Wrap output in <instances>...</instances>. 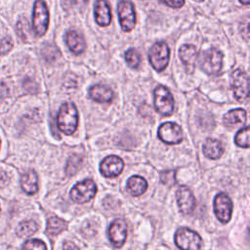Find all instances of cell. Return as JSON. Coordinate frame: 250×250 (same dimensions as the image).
<instances>
[{
    "mask_svg": "<svg viewBox=\"0 0 250 250\" xmlns=\"http://www.w3.org/2000/svg\"><path fill=\"white\" fill-rule=\"evenodd\" d=\"M57 123L59 129L65 135H72L76 131L78 125V111L74 104L67 102L62 104Z\"/></svg>",
    "mask_w": 250,
    "mask_h": 250,
    "instance_id": "6da1fadb",
    "label": "cell"
},
{
    "mask_svg": "<svg viewBox=\"0 0 250 250\" xmlns=\"http://www.w3.org/2000/svg\"><path fill=\"white\" fill-rule=\"evenodd\" d=\"M170 59V50L165 42H157L152 45L148 52V60L152 67L157 71L166 68Z\"/></svg>",
    "mask_w": 250,
    "mask_h": 250,
    "instance_id": "7a4b0ae2",
    "label": "cell"
},
{
    "mask_svg": "<svg viewBox=\"0 0 250 250\" xmlns=\"http://www.w3.org/2000/svg\"><path fill=\"white\" fill-rule=\"evenodd\" d=\"M49 24V12L43 0H36L33 7L32 26L37 36H43Z\"/></svg>",
    "mask_w": 250,
    "mask_h": 250,
    "instance_id": "3957f363",
    "label": "cell"
},
{
    "mask_svg": "<svg viewBox=\"0 0 250 250\" xmlns=\"http://www.w3.org/2000/svg\"><path fill=\"white\" fill-rule=\"evenodd\" d=\"M230 83L235 99L240 103H245L248 100L249 94V80L247 73L240 68L235 69L231 73Z\"/></svg>",
    "mask_w": 250,
    "mask_h": 250,
    "instance_id": "277c9868",
    "label": "cell"
},
{
    "mask_svg": "<svg viewBox=\"0 0 250 250\" xmlns=\"http://www.w3.org/2000/svg\"><path fill=\"white\" fill-rule=\"evenodd\" d=\"M97 192V187L93 180L87 179L77 183L70 190V198L75 203H86L92 200Z\"/></svg>",
    "mask_w": 250,
    "mask_h": 250,
    "instance_id": "5b68a950",
    "label": "cell"
},
{
    "mask_svg": "<svg viewBox=\"0 0 250 250\" xmlns=\"http://www.w3.org/2000/svg\"><path fill=\"white\" fill-rule=\"evenodd\" d=\"M175 244L181 249H200L202 246V239L197 232L188 229L181 228L175 233Z\"/></svg>",
    "mask_w": 250,
    "mask_h": 250,
    "instance_id": "8992f818",
    "label": "cell"
},
{
    "mask_svg": "<svg viewBox=\"0 0 250 250\" xmlns=\"http://www.w3.org/2000/svg\"><path fill=\"white\" fill-rule=\"evenodd\" d=\"M223 54L216 48H210L203 52L200 59V67L208 74H217L222 69Z\"/></svg>",
    "mask_w": 250,
    "mask_h": 250,
    "instance_id": "52a82bcc",
    "label": "cell"
},
{
    "mask_svg": "<svg viewBox=\"0 0 250 250\" xmlns=\"http://www.w3.org/2000/svg\"><path fill=\"white\" fill-rule=\"evenodd\" d=\"M155 109L164 116L172 114L174 109V100L170 91L164 86H158L154 90Z\"/></svg>",
    "mask_w": 250,
    "mask_h": 250,
    "instance_id": "ba28073f",
    "label": "cell"
},
{
    "mask_svg": "<svg viewBox=\"0 0 250 250\" xmlns=\"http://www.w3.org/2000/svg\"><path fill=\"white\" fill-rule=\"evenodd\" d=\"M119 22L123 31H131L136 24V13L133 4L127 0L119 1L117 5Z\"/></svg>",
    "mask_w": 250,
    "mask_h": 250,
    "instance_id": "9c48e42d",
    "label": "cell"
},
{
    "mask_svg": "<svg viewBox=\"0 0 250 250\" xmlns=\"http://www.w3.org/2000/svg\"><path fill=\"white\" fill-rule=\"evenodd\" d=\"M214 212L217 219L227 224L229 222L232 213V202L230 198L224 192H220L214 199Z\"/></svg>",
    "mask_w": 250,
    "mask_h": 250,
    "instance_id": "30bf717a",
    "label": "cell"
},
{
    "mask_svg": "<svg viewBox=\"0 0 250 250\" xmlns=\"http://www.w3.org/2000/svg\"><path fill=\"white\" fill-rule=\"evenodd\" d=\"M158 138L168 145H176L183 140L182 128L174 122H165L158 128Z\"/></svg>",
    "mask_w": 250,
    "mask_h": 250,
    "instance_id": "8fae6325",
    "label": "cell"
},
{
    "mask_svg": "<svg viewBox=\"0 0 250 250\" xmlns=\"http://www.w3.org/2000/svg\"><path fill=\"white\" fill-rule=\"evenodd\" d=\"M124 168L123 160L116 155H109L103 159L100 165V171L105 178H115L121 174Z\"/></svg>",
    "mask_w": 250,
    "mask_h": 250,
    "instance_id": "7c38bea8",
    "label": "cell"
},
{
    "mask_svg": "<svg viewBox=\"0 0 250 250\" xmlns=\"http://www.w3.org/2000/svg\"><path fill=\"white\" fill-rule=\"evenodd\" d=\"M108 236L114 247L119 248L123 246L127 237V226L125 221L122 219L114 220L109 226Z\"/></svg>",
    "mask_w": 250,
    "mask_h": 250,
    "instance_id": "4fadbf2b",
    "label": "cell"
},
{
    "mask_svg": "<svg viewBox=\"0 0 250 250\" xmlns=\"http://www.w3.org/2000/svg\"><path fill=\"white\" fill-rule=\"evenodd\" d=\"M177 202L180 211L184 215L190 214L195 207V198L188 187H180L176 192Z\"/></svg>",
    "mask_w": 250,
    "mask_h": 250,
    "instance_id": "5bb4252c",
    "label": "cell"
},
{
    "mask_svg": "<svg viewBox=\"0 0 250 250\" xmlns=\"http://www.w3.org/2000/svg\"><path fill=\"white\" fill-rule=\"evenodd\" d=\"M95 20L101 26H107L111 21V13L108 3L105 0H97L94 6Z\"/></svg>",
    "mask_w": 250,
    "mask_h": 250,
    "instance_id": "9a60e30c",
    "label": "cell"
},
{
    "mask_svg": "<svg viewBox=\"0 0 250 250\" xmlns=\"http://www.w3.org/2000/svg\"><path fill=\"white\" fill-rule=\"evenodd\" d=\"M89 96L97 103H109L113 99V92L107 86L96 84L89 89Z\"/></svg>",
    "mask_w": 250,
    "mask_h": 250,
    "instance_id": "2e32d148",
    "label": "cell"
},
{
    "mask_svg": "<svg viewBox=\"0 0 250 250\" xmlns=\"http://www.w3.org/2000/svg\"><path fill=\"white\" fill-rule=\"evenodd\" d=\"M179 55L183 63L191 71L197 59V50L195 46L191 44L183 45L179 50Z\"/></svg>",
    "mask_w": 250,
    "mask_h": 250,
    "instance_id": "e0dca14e",
    "label": "cell"
},
{
    "mask_svg": "<svg viewBox=\"0 0 250 250\" xmlns=\"http://www.w3.org/2000/svg\"><path fill=\"white\" fill-rule=\"evenodd\" d=\"M65 42L69 50L75 55L81 54L86 47L83 37L74 30H70L65 34Z\"/></svg>",
    "mask_w": 250,
    "mask_h": 250,
    "instance_id": "ac0fdd59",
    "label": "cell"
},
{
    "mask_svg": "<svg viewBox=\"0 0 250 250\" xmlns=\"http://www.w3.org/2000/svg\"><path fill=\"white\" fill-rule=\"evenodd\" d=\"M203 153L211 159H218L224 153V146L219 140L207 139L203 145Z\"/></svg>",
    "mask_w": 250,
    "mask_h": 250,
    "instance_id": "d6986e66",
    "label": "cell"
},
{
    "mask_svg": "<svg viewBox=\"0 0 250 250\" xmlns=\"http://www.w3.org/2000/svg\"><path fill=\"white\" fill-rule=\"evenodd\" d=\"M127 190L130 194L134 196H139L145 193V191L147 188V183L146 181L140 176H132L127 181L126 185Z\"/></svg>",
    "mask_w": 250,
    "mask_h": 250,
    "instance_id": "ffe728a7",
    "label": "cell"
},
{
    "mask_svg": "<svg viewBox=\"0 0 250 250\" xmlns=\"http://www.w3.org/2000/svg\"><path fill=\"white\" fill-rule=\"evenodd\" d=\"M21 186L27 194H34L38 190V177L32 170L22 175Z\"/></svg>",
    "mask_w": 250,
    "mask_h": 250,
    "instance_id": "44dd1931",
    "label": "cell"
},
{
    "mask_svg": "<svg viewBox=\"0 0 250 250\" xmlns=\"http://www.w3.org/2000/svg\"><path fill=\"white\" fill-rule=\"evenodd\" d=\"M223 121L226 126H233L238 123L245 124L247 121L246 111L242 108H236V109L229 110L228 113H226L224 115Z\"/></svg>",
    "mask_w": 250,
    "mask_h": 250,
    "instance_id": "7402d4cb",
    "label": "cell"
},
{
    "mask_svg": "<svg viewBox=\"0 0 250 250\" xmlns=\"http://www.w3.org/2000/svg\"><path fill=\"white\" fill-rule=\"evenodd\" d=\"M66 229V223L58 218V217H50L47 222L46 231L49 235H58L62 231Z\"/></svg>",
    "mask_w": 250,
    "mask_h": 250,
    "instance_id": "603a6c76",
    "label": "cell"
},
{
    "mask_svg": "<svg viewBox=\"0 0 250 250\" xmlns=\"http://www.w3.org/2000/svg\"><path fill=\"white\" fill-rule=\"evenodd\" d=\"M38 229V226L34 221H24L17 228V233L21 237H28L34 234Z\"/></svg>",
    "mask_w": 250,
    "mask_h": 250,
    "instance_id": "cb8c5ba5",
    "label": "cell"
},
{
    "mask_svg": "<svg viewBox=\"0 0 250 250\" xmlns=\"http://www.w3.org/2000/svg\"><path fill=\"white\" fill-rule=\"evenodd\" d=\"M234 142L238 146L248 148L249 147V128L248 126L240 129L234 137Z\"/></svg>",
    "mask_w": 250,
    "mask_h": 250,
    "instance_id": "d4e9b609",
    "label": "cell"
},
{
    "mask_svg": "<svg viewBox=\"0 0 250 250\" xmlns=\"http://www.w3.org/2000/svg\"><path fill=\"white\" fill-rule=\"evenodd\" d=\"M125 60L130 67L137 68L141 62V56L136 49L130 48L125 53Z\"/></svg>",
    "mask_w": 250,
    "mask_h": 250,
    "instance_id": "484cf974",
    "label": "cell"
},
{
    "mask_svg": "<svg viewBox=\"0 0 250 250\" xmlns=\"http://www.w3.org/2000/svg\"><path fill=\"white\" fill-rule=\"evenodd\" d=\"M81 157L77 155H72L68 158L67 165H66V174L68 176H72L76 173V171L79 169L81 164Z\"/></svg>",
    "mask_w": 250,
    "mask_h": 250,
    "instance_id": "4316f807",
    "label": "cell"
},
{
    "mask_svg": "<svg viewBox=\"0 0 250 250\" xmlns=\"http://www.w3.org/2000/svg\"><path fill=\"white\" fill-rule=\"evenodd\" d=\"M17 30L19 35L23 39L26 40L27 36L30 35V26L28 21L25 19L21 20L17 24Z\"/></svg>",
    "mask_w": 250,
    "mask_h": 250,
    "instance_id": "83f0119b",
    "label": "cell"
},
{
    "mask_svg": "<svg viewBox=\"0 0 250 250\" xmlns=\"http://www.w3.org/2000/svg\"><path fill=\"white\" fill-rule=\"evenodd\" d=\"M43 56L47 61H54L60 55L59 50L56 46L53 45H46L43 49Z\"/></svg>",
    "mask_w": 250,
    "mask_h": 250,
    "instance_id": "f1b7e54d",
    "label": "cell"
},
{
    "mask_svg": "<svg viewBox=\"0 0 250 250\" xmlns=\"http://www.w3.org/2000/svg\"><path fill=\"white\" fill-rule=\"evenodd\" d=\"M22 248L24 249H39V250H43V249H46L47 246L45 245V243L39 239H29L27 240Z\"/></svg>",
    "mask_w": 250,
    "mask_h": 250,
    "instance_id": "f546056e",
    "label": "cell"
},
{
    "mask_svg": "<svg viewBox=\"0 0 250 250\" xmlns=\"http://www.w3.org/2000/svg\"><path fill=\"white\" fill-rule=\"evenodd\" d=\"M160 179L161 182L167 186H172L175 184L176 182V178H175V172L174 171H164L161 173L160 175Z\"/></svg>",
    "mask_w": 250,
    "mask_h": 250,
    "instance_id": "4dcf8cb0",
    "label": "cell"
},
{
    "mask_svg": "<svg viewBox=\"0 0 250 250\" xmlns=\"http://www.w3.org/2000/svg\"><path fill=\"white\" fill-rule=\"evenodd\" d=\"M13 47V42L11 40L10 37H5L4 39H2L1 43H0V54L1 55H5L7 54Z\"/></svg>",
    "mask_w": 250,
    "mask_h": 250,
    "instance_id": "1f68e13d",
    "label": "cell"
},
{
    "mask_svg": "<svg viewBox=\"0 0 250 250\" xmlns=\"http://www.w3.org/2000/svg\"><path fill=\"white\" fill-rule=\"evenodd\" d=\"M160 1L172 8H181L185 4V0H160Z\"/></svg>",
    "mask_w": 250,
    "mask_h": 250,
    "instance_id": "d6a6232c",
    "label": "cell"
},
{
    "mask_svg": "<svg viewBox=\"0 0 250 250\" xmlns=\"http://www.w3.org/2000/svg\"><path fill=\"white\" fill-rule=\"evenodd\" d=\"M9 184V177L7 173L0 171V188L6 187Z\"/></svg>",
    "mask_w": 250,
    "mask_h": 250,
    "instance_id": "836d02e7",
    "label": "cell"
},
{
    "mask_svg": "<svg viewBox=\"0 0 250 250\" xmlns=\"http://www.w3.org/2000/svg\"><path fill=\"white\" fill-rule=\"evenodd\" d=\"M88 2V0H74V3L76 5H85Z\"/></svg>",
    "mask_w": 250,
    "mask_h": 250,
    "instance_id": "e575fe53",
    "label": "cell"
},
{
    "mask_svg": "<svg viewBox=\"0 0 250 250\" xmlns=\"http://www.w3.org/2000/svg\"><path fill=\"white\" fill-rule=\"evenodd\" d=\"M68 247H71V248H77V246L76 245H72V244H64L63 245V248H68Z\"/></svg>",
    "mask_w": 250,
    "mask_h": 250,
    "instance_id": "d590c367",
    "label": "cell"
},
{
    "mask_svg": "<svg viewBox=\"0 0 250 250\" xmlns=\"http://www.w3.org/2000/svg\"><path fill=\"white\" fill-rule=\"evenodd\" d=\"M249 1H250V0H239V2H240L241 4H243V5H248V4H249Z\"/></svg>",
    "mask_w": 250,
    "mask_h": 250,
    "instance_id": "8d00e7d4",
    "label": "cell"
},
{
    "mask_svg": "<svg viewBox=\"0 0 250 250\" xmlns=\"http://www.w3.org/2000/svg\"><path fill=\"white\" fill-rule=\"evenodd\" d=\"M194 1H196V2H202L203 0H194Z\"/></svg>",
    "mask_w": 250,
    "mask_h": 250,
    "instance_id": "74e56055",
    "label": "cell"
},
{
    "mask_svg": "<svg viewBox=\"0 0 250 250\" xmlns=\"http://www.w3.org/2000/svg\"><path fill=\"white\" fill-rule=\"evenodd\" d=\"M0 145H1V141H0Z\"/></svg>",
    "mask_w": 250,
    "mask_h": 250,
    "instance_id": "f35d334b",
    "label": "cell"
}]
</instances>
